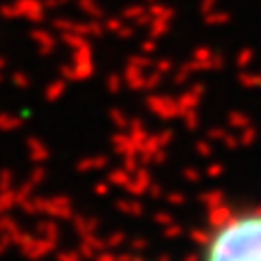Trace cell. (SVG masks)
<instances>
[{
  "label": "cell",
  "mask_w": 261,
  "mask_h": 261,
  "mask_svg": "<svg viewBox=\"0 0 261 261\" xmlns=\"http://www.w3.org/2000/svg\"><path fill=\"white\" fill-rule=\"evenodd\" d=\"M204 261H261V208L218 222L204 245Z\"/></svg>",
  "instance_id": "6da1fadb"
}]
</instances>
